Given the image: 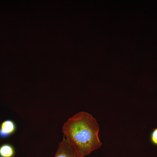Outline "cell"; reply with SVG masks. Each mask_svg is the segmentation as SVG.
Here are the masks:
<instances>
[{
	"instance_id": "obj_1",
	"label": "cell",
	"mask_w": 157,
	"mask_h": 157,
	"mask_svg": "<svg viewBox=\"0 0 157 157\" xmlns=\"http://www.w3.org/2000/svg\"><path fill=\"white\" fill-rule=\"evenodd\" d=\"M99 130L97 120L83 111L70 118L63 127L65 139L83 157L101 147Z\"/></svg>"
},
{
	"instance_id": "obj_2",
	"label": "cell",
	"mask_w": 157,
	"mask_h": 157,
	"mask_svg": "<svg viewBox=\"0 0 157 157\" xmlns=\"http://www.w3.org/2000/svg\"><path fill=\"white\" fill-rule=\"evenodd\" d=\"M55 157H83L77 152L76 150L63 137L59 144L58 149Z\"/></svg>"
},
{
	"instance_id": "obj_3",
	"label": "cell",
	"mask_w": 157,
	"mask_h": 157,
	"mask_svg": "<svg viewBox=\"0 0 157 157\" xmlns=\"http://www.w3.org/2000/svg\"><path fill=\"white\" fill-rule=\"evenodd\" d=\"M16 125L14 122L7 120L3 122L0 129V137L5 138L9 137L15 132Z\"/></svg>"
},
{
	"instance_id": "obj_4",
	"label": "cell",
	"mask_w": 157,
	"mask_h": 157,
	"mask_svg": "<svg viewBox=\"0 0 157 157\" xmlns=\"http://www.w3.org/2000/svg\"><path fill=\"white\" fill-rule=\"evenodd\" d=\"M14 154V149L11 144H5L0 147V157H13Z\"/></svg>"
},
{
	"instance_id": "obj_5",
	"label": "cell",
	"mask_w": 157,
	"mask_h": 157,
	"mask_svg": "<svg viewBox=\"0 0 157 157\" xmlns=\"http://www.w3.org/2000/svg\"><path fill=\"white\" fill-rule=\"evenodd\" d=\"M150 140L153 144L157 146V128L152 131L150 136Z\"/></svg>"
}]
</instances>
